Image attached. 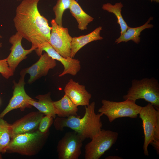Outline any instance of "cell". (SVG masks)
Here are the masks:
<instances>
[{"mask_svg": "<svg viewBox=\"0 0 159 159\" xmlns=\"http://www.w3.org/2000/svg\"><path fill=\"white\" fill-rule=\"evenodd\" d=\"M39 1L22 0L16 8L13 19L17 32L31 42V47L35 49L43 43L49 42L52 29L48 20L38 9Z\"/></svg>", "mask_w": 159, "mask_h": 159, "instance_id": "1", "label": "cell"}, {"mask_svg": "<svg viewBox=\"0 0 159 159\" xmlns=\"http://www.w3.org/2000/svg\"><path fill=\"white\" fill-rule=\"evenodd\" d=\"M85 107V112L82 118L79 116L56 117L53 123L55 129L62 131L64 127L69 128L77 132L83 141L86 138L91 139L102 129L101 117L103 115L95 113L94 102Z\"/></svg>", "mask_w": 159, "mask_h": 159, "instance_id": "2", "label": "cell"}, {"mask_svg": "<svg viewBox=\"0 0 159 159\" xmlns=\"http://www.w3.org/2000/svg\"><path fill=\"white\" fill-rule=\"evenodd\" d=\"M49 132L41 133L38 130L16 135L11 138L6 152L31 156L38 154L44 146Z\"/></svg>", "mask_w": 159, "mask_h": 159, "instance_id": "3", "label": "cell"}, {"mask_svg": "<svg viewBox=\"0 0 159 159\" xmlns=\"http://www.w3.org/2000/svg\"><path fill=\"white\" fill-rule=\"evenodd\" d=\"M124 100H128L135 102L138 99H143L152 104L159 110V83L154 78H145L140 80L134 79Z\"/></svg>", "mask_w": 159, "mask_h": 159, "instance_id": "4", "label": "cell"}, {"mask_svg": "<svg viewBox=\"0 0 159 159\" xmlns=\"http://www.w3.org/2000/svg\"><path fill=\"white\" fill-rule=\"evenodd\" d=\"M99 113L106 116L110 122L116 119L124 117L136 118L142 107L135 102L128 100L116 102L103 99Z\"/></svg>", "mask_w": 159, "mask_h": 159, "instance_id": "5", "label": "cell"}, {"mask_svg": "<svg viewBox=\"0 0 159 159\" xmlns=\"http://www.w3.org/2000/svg\"><path fill=\"white\" fill-rule=\"evenodd\" d=\"M118 133L101 129L85 146V159H99L116 142Z\"/></svg>", "mask_w": 159, "mask_h": 159, "instance_id": "6", "label": "cell"}, {"mask_svg": "<svg viewBox=\"0 0 159 159\" xmlns=\"http://www.w3.org/2000/svg\"><path fill=\"white\" fill-rule=\"evenodd\" d=\"M139 115L143 122L144 134V154L145 156H148V145L152 141L156 130L159 129V110L148 103L145 106L142 107Z\"/></svg>", "mask_w": 159, "mask_h": 159, "instance_id": "7", "label": "cell"}, {"mask_svg": "<svg viewBox=\"0 0 159 159\" xmlns=\"http://www.w3.org/2000/svg\"><path fill=\"white\" fill-rule=\"evenodd\" d=\"M84 141L76 132H67L58 142L57 152L59 159H78Z\"/></svg>", "mask_w": 159, "mask_h": 159, "instance_id": "8", "label": "cell"}, {"mask_svg": "<svg viewBox=\"0 0 159 159\" xmlns=\"http://www.w3.org/2000/svg\"><path fill=\"white\" fill-rule=\"evenodd\" d=\"M51 23L52 29L49 43L62 56L70 57L72 37L68 28L58 25L54 19L51 20Z\"/></svg>", "mask_w": 159, "mask_h": 159, "instance_id": "9", "label": "cell"}, {"mask_svg": "<svg viewBox=\"0 0 159 159\" xmlns=\"http://www.w3.org/2000/svg\"><path fill=\"white\" fill-rule=\"evenodd\" d=\"M37 54L40 56L43 51H45L52 59L60 62L64 67L63 72L59 75V77L69 74L75 76L81 69L80 61L78 59L71 58H65L57 52L48 42L43 43L38 49L35 50Z\"/></svg>", "mask_w": 159, "mask_h": 159, "instance_id": "10", "label": "cell"}, {"mask_svg": "<svg viewBox=\"0 0 159 159\" xmlns=\"http://www.w3.org/2000/svg\"><path fill=\"white\" fill-rule=\"evenodd\" d=\"M18 83L13 82V96L7 106L0 114V118H3L5 115L11 110L20 109L23 111L26 108L31 107L32 106L27 102L29 99H32L26 93L24 85L25 75H21Z\"/></svg>", "mask_w": 159, "mask_h": 159, "instance_id": "11", "label": "cell"}, {"mask_svg": "<svg viewBox=\"0 0 159 159\" xmlns=\"http://www.w3.org/2000/svg\"><path fill=\"white\" fill-rule=\"evenodd\" d=\"M39 59L30 67L24 68L20 72V75L28 74L30 77L28 82L31 84L42 77L47 75L50 69L57 65L56 60L46 52L40 56Z\"/></svg>", "mask_w": 159, "mask_h": 159, "instance_id": "12", "label": "cell"}, {"mask_svg": "<svg viewBox=\"0 0 159 159\" xmlns=\"http://www.w3.org/2000/svg\"><path fill=\"white\" fill-rule=\"evenodd\" d=\"M22 36L17 32L12 35L9 38V42L12 45L10 50V53L6 58L10 69L14 72L19 64L27 58V56L35 49L31 47L25 49L22 46Z\"/></svg>", "mask_w": 159, "mask_h": 159, "instance_id": "13", "label": "cell"}, {"mask_svg": "<svg viewBox=\"0 0 159 159\" xmlns=\"http://www.w3.org/2000/svg\"><path fill=\"white\" fill-rule=\"evenodd\" d=\"M44 115L39 111L30 112L11 124V138L18 134L37 130L39 123Z\"/></svg>", "mask_w": 159, "mask_h": 159, "instance_id": "14", "label": "cell"}, {"mask_svg": "<svg viewBox=\"0 0 159 159\" xmlns=\"http://www.w3.org/2000/svg\"><path fill=\"white\" fill-rule=\"evenodd\" d=\"M65 95L77 107L87 106L90 104L91 94L86 89L85 86L70 79L64 88Z\"/></svg>", "mask_w": 159, "mask_h": 159, "instance_id": "15", "label": "cell"}, {"mask_svg": "<svg viewBox=\"0 0 159 159\" xmlns=\"http://www.w3.org/2000/svg\"><path fill=\"white\" fill-rule=\"evenodd\" d=\"M38 101L32 99H29L27 103L31 106L37 109L38 111L45 115L56 117L53 102L51 97V93L49 92L44 95H39L35 97Z\"/></svg>", "mask_w": 159, "mask_h": 159, "instance_id": "16", "label": "cell"}, {"mask_svg": "<svg viewBox=\"0 0 159 159\" xmlns=\"http://www.w3.org/2000/svg\"><path fill=\"white\" fill-rule=\"evenodd\" d=\"M102 29V27L100 26L88 34L72 37L70 57L73 58L77 52L88 43L102 39L103 38L100 34Z\"/></svg>", "mask_w": 159, "mask_h": 159, "instance_id": "17", "label": "cell"}, {"mask_svg": "<svg viewBox=\"0 0 159 159\" xmlns=\"http://www.w3.org/2000/svg\"><path fill=\"white\" fill-rule=\"evenodd\" d=\"M53 104L55 114L58 117H67L78 116L77 106L65 95L60 100L53 101Z\"/></svg>", "mask_w": 159, "mask_h": 159, "instance_id": "18", "label": "cell"}, {"mask_svg": "<svg viewBox=\"0 0 159 159\" xmlns=\"http://www.w3.org/2000/svg\"><path fill=\"white\" fill-rule=\"evenodd\" d=\"M153 19V17H150L144 24L138 27L132 28L128 26L125 32L116 39L115 43L118 44L131 40L135 43L138 44L140 41L139 36L141 32L146 29L151 28L153 27V24H149L150 21Z\"/></svg>", "mask_w": 159, "mask_h": 159, "instance_id": "19", "label": "cell"}, {"mask_svg": "<svg viewBox=\"0 0 159 159\" xmlns=\"http://www.w3.org/2000/svg\"><path fill=\"white\" fill-rule=\"evenodd\" d=\"M69 9L78 23L79 29L81 30L87 29V26L93 21V18L85 12L75 0L72 1Z\"/></svg>", "mask_w": 159, "mask_h": 159, "instance_id": "20", "label": "cell"}, {"mask_svg": "<svg viewBox=\"0 0 159 159\" xmlns=\"http://www.w3.org/2000/svg\"><path fill=\"white\" fill-rule=\"evenodd\" d=\"M11 139V124L0 118V153H4Z\"/></svg>", "mask_w": 159, "mask_h": 159, "instance_id": "21", "label": "cell"}, {"mask_svg": "<svg viewBox=\"0 0 159 159\" xmlns=\"http://www.w3.org/2000/svg\"><path fill=\"white\" fill-rule=\"evenodd\" d=\"M123 6L122 4L120 2L113 5L110 3H107L103 4L102 7L104 10L112 13L116 16L117 19V23L120 27L121 34L125 32L128 26L121 14V9Z\"/></svg>", "mask_w": 159, "mask_h": 159, "instance_id": "22", "label": "cell"}, {"mask_svg": "<svg viewBox=\"0 0 159 159\" xmlns=\"http://www.w3.org/2000/svg\"><path fill=\"white\" fill-rule=\"evenodd\" d=\"M74 0H57L56 5L53 8L55 22L59 25L62 26V17L64 11L69 9Z\"/></svg>", "mask_w": 159, "mask_h": 159, "instance_id": "23", "label": "cell"}, {"mask_svg": "<svg viewBox=\"0 0 159 159\" xmlns=\"http://www.w3.org/2000/svg\"><path fill=\"white\" fill-rule=\"evenodd\" d=\"M53 118L51 116H44L39 123L38 130L43 134L49 132V129L54 122Z\"/></svg>", "mask_w": 159, "mask_h": 159, "instance_id": "24", "label": "cell"}, {"mask_svg": "<svg viewBox=\"0 0 159 159\" xmlns=\"http://www.w3.org/2000/svg\"><path fill=\"white\" fill-rule=\"evenodd\" d=\"M0 73L7 79L14 75V72L9 68L6 58L0 60Z\"/></svg>", "mask_w": 159, "mask_h": 159, "instance_id": "25", "label": "cell"}, {"mask_svg": "<svg viewBox=\"0 0 159 159\" xmlns=\"http://www.w3.org/2000/svg\"><path fill=\"white\" fill-rule=\"evenodd\" d=\"M105 159H122V158H121L118 156H108Z\"/></svg>", "mask_w": 159, "mask_h": 159, "instance_id": "26", "label": "cell"}, {"mask_svg": "<svg viewBox=\"0 0 159 159\" xmlns=\"http://www.w3.org/2000/svg\"><path fill=\"white\" fill-rule=\"evenodd\" d=\"M151 1H155L157 3H158L159 2V0H150Z\"/></svg>", "mask_w": 159, "mask_h": 159, "instance_id": "27", "label": "cell"}, {"mask_svg": "<svg viewBox=\"0 0 159 159\" xmlns=\"http://www.w3.org/2000/svg\"><path fill=\"white\" fill-rule=\"evenodd\" d=\"M2 43H0V48L2 47Z\"/></svg>", "mask_w": 159, "mask_h": 159, "instance_id": "28", "label": "cell"}, {"mask_svg": "<svg viewBox=\"0 0 159 159\" xmlns=\"http://www.w3.org/2000/svg\"><path fill=\"white\" fill-rule=\"evenodd\" d=\"M2 158V156L0 154V159H1Z\"/></svg>", "mask_w": 159, "mask_h": 159, "instance_id": "29", "label": "cell"}, {"mask_svg": "<svg viewBox=\"0 0 159 159\" xmlns=\"http://www.w3.org/2000/svg\"><path fill=\"white\" fill-rule=\"evenodd\" d=\"M2 38V36L0 35V39L1 38Z\"/></svg>", "mask_w": 159, "mask_h": 159, "instance_id": "30", "label": "cell"}, {"mask_svg": "<svg viewBox=\"0 0 159 159\" xmlns=\"http://www.w3.org/2000/svg\"><path fill=\"white\" fill-rule=\"evenodd\" d=\"M16 0L17 1H21V0Z\"/></svg>", "mask_w": 159, "mask_h": 159, "instance_id": "31", "label": "cell"}]
</instances>
